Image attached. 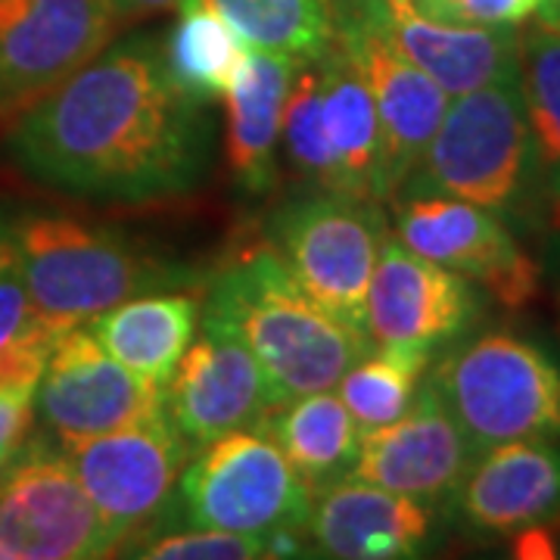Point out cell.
<instances>
[{
  "instance_id": "obj_10",
  "label": "cell",
  "mask_w": 560,
  "mask_h": 560,
  "mask_svg": "<svg viewBox=\"0 0 560 560\" xmlns=\"http://www.w3.org/2000/svg\"><path fill=\"white\" fill-rule=\"evenodd\" d=\"M396 237L517 312L539 293V265L499 212L442 194H396Z\"/></svg>"
},
{
  "instance_id": "obj_26",
  "label": "cell",
  "mask_w": 560,
  "mask_h": 560,
  "mask_svg": "<svg viewBox=\"0 0 560 560\" xmlns=\"http://www.w3.org/2000/svg\"><path fill=\"white\" fill-rule=\"evenodd\" d=\"M246 47L315 62L334 40V0H202Z\"/></svg>"
},
{
  "instance_id": "obj_15",
  "label": "cell",
  "mask_w": 560,
  "mask_h": 560,
  "mask_svg": "<svg viewBox=\"0 0 560 560\" xmlns=\"http://www.w3.org/2000/svg\"><path fill=\"white\" fill-rule=\"evenodd\" d=\"M275 408L265 371L234 334L202 324L165 386V418L190 448L259 427Z\"/></svg>"
},
{
  "instance_id": "obj_32",
  "label": "cell",
  "mask_w": 560,
  "mask_h": 560,
  "mask_svg": "<svg viewBox=\"0 0 560 560\" xmlns=\"http://www.w3.org/2000/svg\"><path fill=\"white\" fill-rule=\"evenodd\" d=\"M35 423V393L0 389V474L25 452Z\"/></svg>"
},
{
  "instance_id": "obj_6",
  "label": "cell",
  "mask_w": 560,
  "mask_h": 560,
  "mask_svg": "<svg viewBox=\"0 0 560 560\" xmlns=\"http://www.w3.org/2000/svg\"><path fill=\"white\" fill-rule=\"evenodd\" d=\"M178 495L190 526L228 533L308 529L315 492L265 430H234L184 467Z\"/></svg>"
},
{
  "instance_id": "obj_20",
  "label": "cell",
  "mask_w": 560,
  "mask_h": 560,
  "mask_svg": "<svg viewBox=\"0 0 560 560\" xmlns=\"http://www.w3.org/2000/svg\"><path fill=\"white\" fill-rule=\"evenodd\" d=\"M302 62L249 47L231 81L228 103V165L246 194H268L278 180L283 109Z\"/></svg>"
},
{
  "instance_id": "obj_31",
  "label": "cell",
  "mask_w": 560,
  "mask_h": 560,
  "mask_svg": "<svg viewBox=\"0 0 560 560\" xmlns=\"http://www.w3.org/2000/svg\"><path fill=\"white\" fill-rule=\"evenodd\" d=\"M423 10L474 25H523L536 16L541 0H418Z\"/></svg>"
},
{
  "instance_id": "obj_5",
  "label": "cell",
  "mask_w": 560,
  "mask_h": 560,
  "mask_svg": "<svg viewBox=\"0 0 560 560\" xmlns=\"http://www.w3.org/2000/svg\"><path fill=\"white\" fill-rule=\"evenodd\" d=\"M427 381L474 452L501 442L560 440V364L521 334H480L448 352Z\"/></svg>"
},
{
  "instance_id": "obj_16",
  "label": "cell",
  "mask_w": 560,
  "mask_h": 560,
  "mask_svg": "<svg viewBox=\"0 0 560 560\" xmlns=\"http://www.w3.org/2000/svg\"><path fill=\"white\" fill-rule=\"evenodd\" d=\"M474 458L477 452L458 420L452 418L433 383L423 377L418 399L399 420L361 433L349 477L436 504L458 492Z\"/></svg>"
},
{
  "instance_id": "obj_9",
  "label": "cell",
  "mask_w": 560,
  "mask_h": 560,
  "mask_svg": "<svg viewBox=\"0 0 560 560\" xmlns=\"http://www.w3.org/2000/svg\"><path fill=\"white\" fill-rule=\"evenodd\" d=\"M66 458L94 501L113 545L121 548L135 533L150 529L172 501L190 445L160 411L131 427L66 445Z\"/></svg>"
},
{
  "instance_id": "obj_22",
  "label": "cell",
  "mask_w": 560,
  "mask_h": 560,
  "mask_svg": "<svg viewBox=\"0 0 560 560\" xmlns=\"http://www.w3.org/2000/svg\"><path fill=\"white\" fill-rule=\"evenodd\" d=\"M200 300L194 293H140L101 312L84 327L103 349L153 386H168L194 342Z\"/></svg>"
},
{
  "instance_id": "obj_23",
  "label": "cell",
  "mask_w": 560,
  "mask_h": 560,
  "mask_svg": "<svg viewBox=\"0 0 560 560\" xmlns=\"http://www.w3.org/2000/svg\"><path fill=\"white\" fill-rule=\"evenodd\" d=\"M293 464L305 486L318 495L349 477L359 455L361 430L330 389L308 393L271 408L259 423Z\"/></svg>"
},
{
  "instance_id": "obj_3",
  "label": "cell",
  "mask_w": 560,
  "mask_h": 560,
  "mask_svg": "<svg viewBox=\"0 0 560 560\" xmlns=\"http://www.w3.org/2000/svg\"><path fill=\"white\" fill-rule=\"evenodd\" d=\"M13 243L35 315L54 337L131 296L184 280L162 261L140 256L119 234L60 215L22 219Z\"/></svg>"
},
{
  "instance_id": "obj_17",
  "label": "cell",
  "mask_w": 560,
  "mask_h": 560,
  "mask_svg": "<svg viewBox=\"0 0 560 560\" xmlns=\"http://www.w3.org/2000/svg\"><path fill=\"white\" fill-rule=\"evenodd\" d=\"M383 35L448 97L517 81L521 25H474L423 10L418 0H371Z\"/></svg>"
},
{
  "instance_id": "obj_12",
  "label": "cell",
  "mask_w": 560,
  "mask_h": 560,
  "mask_svg": "<svg viewBox=\"0 0 560 560\" xmlns=\"http://www.w3.org/2000/svg\"><path fill=\"white\" fill-rule=\"evenodd\" d=\"M334 40L374 97L386 143V184L389 197H396L436 135L452 97L389 44L371 0H334Z\"/></svg>"
},
{
  "instance_id": "obj_11",
  "label": "cell",
  "mask_w": 560,
  "mask_h": 560,
  "mask_svg": "<svg viewBox=\"0 0 560 560\" xmlns=\"http://www.w3.org/2000/svg\"><path fill=\"white\" fill-rule=\"evenodd\" d=\"M116 555L66 452H22L0 474V560H88Z\"/></svg>"
},
{
  "instance_id": "obj_35",
  "label": "cell",
  "mask_w": 560,
  "mask_h": 560,
  "mask_svg": "<svg viewBox=\"0 0 560 560\" xmlns=\"http://www.w3.org/2000/svg\"><path fill=\"white\" fill-rule=\"evenodd\" d=\"M536 16H541V20L560 22V0H541L539 10H536Z\"/></svg>"
},
{
  "instance_id": "obj_13",
  "label": "cell",
  "mask_w": 560,
  "mask_h": 560,
  "mask_svg": "<svg viewBox=\"0 0 560 560\" xmlns=\"http://www.w3.org/2000/svg\"><path fill=\"white\" fill-rule=\"evenodd\" d=\"M35 411L66 448L160 415L165 389L113 359L88 327H72L50 349L35 389Z\"/></svg>"
},
{
  "instance_id": "obj_33",
  "label": "cell",
  "mask_w": 560,
  "mask_h": 560,
  "mask_svg": "<svg viewBox=\"0 0 560 560\" xmlns=\"http://www.w3.org/2000/svg\"><path fill=\"white\" fill-rule=\"evenodd\" d=\"M514 555L517 558H555L558 541L548 533V523L526 526L521 533H514Z\"/></svg>"
},
{
  "instance_id": "obj_37",
  "label": "cell",
  "mask_w": 560,
  "mask_h": 560,
  "mask_svg": "<svg viewBox=\"0 0 560 560\" xmlns=\"http://www.w3.org/2000/svg\"><path fill=\"white\" fill-rule=\"evenodd\" d=\"M7 237H10V228H7V224H3V221H0V243L7 241Z\"/></svg>"
},
{
  "instance_id": "obj_29",
  "label": "cell",
  "mask_w": 560,
  "mask_h": 560,
  "mask_svg": "<svg viewBox=\"0 0 560 560\" xmlns=\"http://www.w3.org/2000/svg\"><path fill=\"white\" fill-rule=\"evenodd\" d=\"M283 153L296 175L320 190H340V168L327 147L324 128H320V103H318V72L315 62H305L296 69V79L287 97L283 109ZM342 194V190H340Z\"/></svg>"
},
{
  "instance_id": "obj_18",
  "label": "cell",
  "mask_w": 560,
  "mask_h": 560,
  "mask_svg": "<svg viewBox=\"0 0 560 560\" xmlns=\"http://www.w3.org/2000/svg\"><path fill=\"white\" fill-rule=\"evenodd\" d=\"M458 511L482 536H514L560 514V448L545 440L501 442L470 460Z\"/></svg>"
},
{
  "instance_id": "obj_21",
  "label": "cell",
  "mask_w": 560,
  "mask_h": 560,
  "mask_svg": "<svg viewBox=\"0 0 560 560\" xmlns=\"http://www.w3.org/2000/svg\"><path fill=\"white\" fill-rule=\"evenodd\" d=\"M315 72L320 128L340 168V190L364 200H386V143L368 84L337 40L315 60Z\"/></svg>"
},
{
  "instance_id": "obj_34",
  "label": "cell",
  "mask_w": 560,
  "mask_h": 560,
  "mask_svg": "<svg viewBox=\"0 0 560 560\" xmlns=\"http://www.w3.org/2000/svg\"><path fill=\"white\" fill-rule=\"evenodd\" d=\"M106 3L113 7V13L121 22L147 20V16H156V13H165V10L178 7V0H106Z\"/></svg>"
},
{
  "instance_id": "obj_14",
  "label": "cell",
  "mask_w": 560,
  "mask_h": 560,
  "mask_svg": "<svg viewBox=\"0 0 560 560\" xmlns=\"http://www.w3.org/2000/svg\"><path fill=\"white\" fill-rule=\"evenodd\" d=\"M480 315L474 283L411 253L386 234L364 296V334L371 346L433 352L460 337Z\"/></svg>"
},
{
  "instance_id": "obj_2",
  "label": "cell",
  "mask_w": 560,
  "mask_h": 560,
  "mask_svg": "<svg viewBox=\"0 0 560 560\" xmlns=\"http://www.w3.org/2000/svg\"><path fill=\"white\" fill-rule=\"evenodd\" d=\"M202 324L221 327L256 355L275 408L334 389L374 346L302 290L271 246L231 261L209 283Z\"/></svg>"
},
{
  "instance_id": "obj_30",
  "label": "cell",
  "mask_w": 560,
  "mask_h": 560,
  "mask_svg": "<svg viewBox=\"0 0 560 560\" xmlns=\"http://www.w3.org/2000/svg\"><path fill=\"white\" fill-rule=\"evenodd\" d=\"M135 558L147 560H253L271 558L268 536L253 533H228V529H190L172 533L162 539H150L135 551Z\"/></svg>"
},
{
  "instance_id": "obj_7",
  "label": "cell",
  "mask_w": 560,
  "mask_h": 560,
  "mask_svg": "<svg viewBox=\"0 0 560 560\" xmlns=\"http://www.w3.org/2000/svg\"><path fill=\"white\" fill-rule=\"evenodd\" d=\"M275 253L334 318L364 330V296L389 234L381 202L320 190L290 200L271 224Z\"/></svg>"
},
{
  "instance_id": "obj_19",
  "label": "cell",
  "mask_w": 560,
  "mask_h": 560,
  "mask_svg": "<svg viewBox=\"0 0 560 560\" xmlns=\"http://www.w3.org/2000/svg\"><path fill=\"white\" fill-rule=\"evenodd\" d=\"M308 533L330 558H418L433 533V511L423 501L349 477L318 492Z\"/></svg>"
},
{
  "instance_id": "obj_28",
  "label": "cell",
  "mask_w": 560,
  "mask_h": 560,
  "mask_svg": "<svg viewBox=\"0 0 560 560\" xmlns=\"http://www.w3.org/2000/svg\"><path fill=\"white\" fill-rule=\"evenodd\" d=\"M57 337L40 324L22 278L13 228L0 243V389H38Z\"/></svg>"
},
{
  "instance_id": "obj_24",
  "label": "cell",
  "mask_w": 560,
  "mask_h": 560,
  "mask_svg": "<svg viewBox=\"0 0 560 560\" xmlns=\"http://www.w3.org/2000/svg\"><path fill=\"white\" fill-rule=\"evenodd\" d=\"M175 10L178 20L162 47L168 79L187 101L200 106L224 101L249 47L209 3L178 0Z\"/></svg>"
},
{
  "instance_id": "obj_27",
  "label": "cell",
  "mask_w": 560,
  "mask_h": 560,
  "mask_svg": "<svg viewBox=\"0 0 560 560\" xmlns=\"http://www.w3.org/2000/svg\"><path fill=\"white\" fill-rule=\"evenodd\" d=\"M430 355L423 349H401V346H377L364 359H359L346 374L340 386V399L361 433L386 427L399 420L418 399Z\"/></svg>"
},
{
  "instance_id": "obj_1",
  "label": "cell",
  "mask_w": 560,
  "mask_h": 560,
  "mask_svg": "<svg viewBox=\"0 0 560 560\" xmlns=\"http://www.w3.org/2000/svg\"><path fill=\"white\" fill-rule=\"evenodd\" d=\"M7 160L28 180L103 206L184 197L212 165L206 106L172 84L147 35L106 44L7 125Z\"/></svg>"
},
{
  "instance_id": "obj_4",
  "label": "cell",
  "mask_w": 560,
  "mask_h": 560,
  "mask_svg": "<svg viewBox=\"0 0 560 560\" xmlns=\"http://www.w3.org/2000/svg\"><path fill=\"white\" fill-rule=\"evenodd\" d=\"M536 178L539 162L521 84L504 81L448 101L399 194H442L504 215L526 200Z\"/></svg>"
},
{
  "instance_id": "obj_25",
  "label": "cell",
  "mask_w": 560,
  "mask_h": 560,
  "mask_svg": "<svg viewBox=\"0 0 560 560\" xmlns=\"http://www.w3.org/2000/svg\"><path fill=\"white\" fill-rule=\"evenodd\" d=\"M517 84L536 147L539 175L555 197L560 219V22L536 16L521 28Z\"/></svg>"
},
{
  "instance_id": "obj_8",
  "label": "cell",
  "mask_w": 560,
  "mask_h": 560,
  "mask_svg": "<svg viewBox=\"0 0 560 560\" xmlns=\"http://www.w3.org/2000/svg\"><path fill=\"white\" fill-rule=\"evenodd\" d=\"M119 25L106 0H0V128L94 60Z\"/></svg>"
},
{
  "instance_id": "obj_36",
  "label": "cell",
  "mask_w": 560,
  "mask_h": 560,
  "mask_svg": "<svg viewBox=\"0 0 560 560\" xmlns=\"http://www.w3.org/2000/svg\"><path fill=\"white\" fill-rule=\"evenodd\" d=\"M551 261H555V287H558V308H560V219H558V237L551 246Z\"/></svg>"
}]
</instances>
